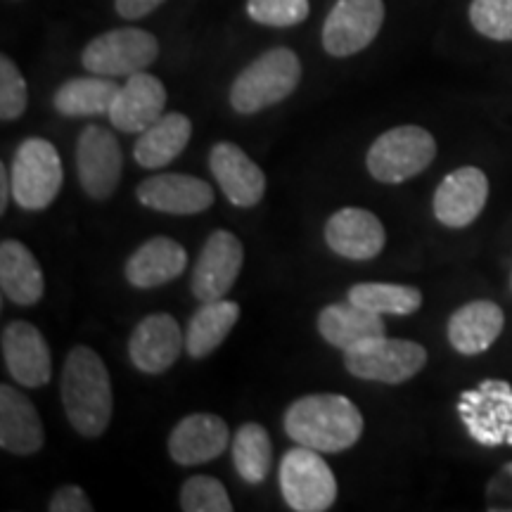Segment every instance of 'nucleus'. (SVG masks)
Listing matches in <instances>:
<instances>
[{"label":"nucleus","mask_w":512,"mask_h":512,"mask_svg":"<svg viewBox=\"0 0 512 512\" xmlns=\"http://www.w3.org/2000/svg\"><path fill=\"white\" fill-rule=\"evenodd\" d=\"M60 394L69 425L81 437L95 439L110 427L114 411L112 380L98 351L91 347L69 351L60 377Z\"/></svg>","instance_id":"obj_1"},{"label":"nucleus","mask_w":512,"mask_h":512,"mask_svg":"<svg viewBox=\"0 0 512 512\" xmlns=\"http://www.w3.org/2000/svg\"><path fill=\"white\" fill-rule=\"evenodd\" d=\"M285 432L299 446L318 453H339L361 439L363 415L347 396L311 394L287 408Z\"/></svg>","instance_id":"obj_2"},{"label":"nucleus","mask_w":512,"mask_h":512,"mask_svg":"<svg viewBox=\"0 0 512 512\" xmlns=\"http://www.w3.org/2000/svg\"><path fill=\"white\" fill-rule=\"evenodd\" d=\"M302 79V62L290 48H271L242 69L230 88V105L240 114H256L290 98Z\"/></svg>","instance_id":"obj_3"},{"label":"nucleus","mask_w":512,"mask_h":512,"mask_svg":"<svg viewBox=\"0 0 512 512\" xmlns=\"http://www.w3.org/2000/svg\"><path fill=\"white\" fill-rule=\"evenodd\" d=\"M437 157V140L422 126H396L368 150V171L380 183H403L422 174Z\"/></svg>","instance_id":"obj_4"},{"label":"nucleus","mask_w":512,"mask_h":512,"mask_svg":"<svg viewBox=\"0 0 512 512\" xmlns=\"http://www.w3.org/2000/svg\"><path fill=\"white\" fill-rule=\"evenodd\" d=\"M344 366L368 382L401 384L413 380L427 366V351L411 339L373 337L344 351Z\"/></svg>","instance_id":"obj_5"},{"label":"nucleus","mask_w":512,"mask_h":512,"mask_svg":"<svg viewBox=\"0 0 512 512\" xmlns=\"http://www.w3.org/2000/svg\"><path fill=\"white\" fill-rule=\"evenodd\" d=\"M10 176L12 197L19 207L41 211L53 204L62 188V159L53 143L43 138H29L17 147Z\"/></svg>","instance_id":"obj_6"},{"label":"nucleus","mask_w":512,"mask_h":512,"mask_svg":"<svg viewBox=\"0 0 512 512\" xmlns=\"http://www.w3.org/2000/svg\"><path fill=\"white\" fill-rule=\"evenodd\" d=\"M280 491L297 512H323L337 501V479L318 451L297 446L280 463Z\"/></svg>","instance_id":"obj_7"},{"label":"nucleus","mask_w":512,"mask_h":512,"mask_svg":"<svg viewBox=\"0 0 512 512\" xmlns=\"http://www.w3.org/2000/svg\"><path fill=\"white\" fill-rule=\"evenodd\" d=\"M458 415L477 444L512 446V387L503 380H484L460 394Z\"/></svg>","instance_id":"obj_8"},{"label":"nucleus","mask_w":512,"mask_h":512,"mask_svg":"<svg viewBox=\"0 0 512 512\" xmlns=\"http://www.w3.org/2000/svg\"><path fill=\"white\" fill-rule=\"evenodd\" d=\"M159 55V41L150 31L126 27L93 38L83 50L81 62L98 76H131L145 72Z\"/></svg>","instance_id":"obj_9"},{"label":"nucleus","mask_w":512,"mask_h":512,"mask_svg":"<svg viewBox=\"0 0 512 512\" xmlns=\"http://www.w3.org/2000/svg\"><path fill=\"white\" fill-rule=\"evenodd\" d=\"M384 24V0H337L323 24V48L351 57L375 41Z\"/></svg>","instance_id":"obj_10"},{"label":"nucleus","mask_w":512,"mask_h":512,"mask_svg":"<svg viewBox=\"0 0 512 512\" xmlns=\"http://www.w3.org/2000/svg\"><path fill=\"white\" fill-rule=\"evenodd\" d=\"M76 169L81 188L91 200H110L124 169V157L114 133L95 124L83 128L76 145Z\"/></svg>","instance_id":"obj_11"},{"label":"nucleus","mask_w":512,"mask_h":512,"mask_svg":"<svg viewBox=\"0 0 512 512\" xmlns=\"http://www.w3.org/2000/svg\"><path fill=\"white\" fill-rule=\"evenodd\" d=\"M245 261V247L240 238L228 230H216L204 242L200 259L192 271V294L200 302H216L223 299L235 285Z\"/></svg>","instance_id":"obj_12"},{"label":"nucleus","mask_w":512,"mask_h":512,"mask_svg":"<svg viewBox=\"0 0 512 512\" xmlns=\"http://www.w3.org/2000/svg\"><path fill=\"white\" fill-rule=\"evenodd\" d=\"M185 349L181 325L169 313H152L140 320L128 339V356L138 370L147 375H162L169 370Z\"/></svg>","instance_id":"obj_13"},{"label":"nucleus","mask_w":512,"mask_h":512,"mask_svg":"<svg viewBox=\"0 0 512 512\" xmlns=\"http://www.w3.org/2000/svg\"><path fill=\"white\" fill-rule=\"evenodd\" d=\"M489 197V178L477 166L448 174L434 192V216L448 228H465L477 221Z\"/></svg>","instance_id":"obj_14"},{"label":"nucleus","mask_w":512,"mask_h":512,"mask_svg":"<svg viewBox=\"0 0 512 512\" xmlns=\"http://www.w3.org/2000/svg\"><path fill=\"white\" fill-rule=\"evenodd\" d=\"M3 361L22 387L36 389L50 382L53 363L46 337L27 320H15L3 330Z\"/></svg>","instance_id":"obj_15"},{"label":"nucleus","mask_w":512,"mask_h":512,"mask_svg":"<svg viewBox=\"0 0 512 512\" xmlns=\"http://www.w3.org/2000/svg\"><path fill=\"white\" fill-rule=\"evenodd\" d=\"M211 174L219 181L223 195L228 197L235 207L249 209L261 202L266 192V176L245 155V150L235 143H216L209 155Z\"/></svg>","instance_id":"obj_16"},{"label":"nucleus","mask_w":512,"mask_h":512,"mask_svg":"<svg viewBox=\"0 0 512 512\" xmlns=\"http://www.w3.org/2000/svg\"><path fill=\"white\" fill-rule=\"evenodd\" d=\"M138 200L162 214H202L214 204V190L202 178L188 174H162L138 185Z\"/></svg>","instance_id":"obj_17"},{"label":"nucleus","mask_w":512,"mask_h":512,"mask_svg":"<svg viewBox=\"0 0 512 512\" xmlns=\"http://www.w3.org/2000/svg\"><path fill=\"white\" fill-rule=\"evenodd\" d=\"M325 242L332 252L347 259H375L384 249L387 233L382 221L366 209L347 207L330 216L325 226Z\"/></svg>","instance_id":"obj_18"},{"label":"nucleus","mask_w":512,"mask_h":512,"mask_svg":"<svg viewBox=\"0 0 512 512\" xmlns=\"http://www.w3.org/2000/svg\"><path fill=\"white\" fill-rule=\"evenodd\" d=\"M166 107V88L157 76L138 72L126 76V83L110 110L112 126L124 133H143L162 117Z\"/></svg>","instance_id":"obj_19"},{"label":"nucleus","mask_w":512,"mask_h":512,"mask_svg":"<svg viewBox=\"0 0 512 512\" xmlns=\"http://www.w3.org/2000/svg\"><path fill=\"white\" fill-rule=\"evenodd\" d=\"M230 430L226 420L211 413H195L178 422L169 437V456L178 465H202L226 451Z\"/></svg>","instance_id":"obj_20"},{"label":"nucleus","mask_w":512,"mask_h":512,"mask_svg":"<svg viewBox=\"0 0 512 512\" xmlns=\"http://www.w3.org/2000/svg\"><path fill=\"white\" fill-rule=\"evenodd\" d=\"M46 444L41 415L19 389L0 387V448L15 456H31Z\"/></svg>","instance_id":"obj_21"},{"label":"nucleus","mask_w":512,"mask_h":512,"mask_svg":"<svg viewBox=\"0 0 512 512\" xmlns=\"http://www.w3.org/2000/svg\"><path fill=\"white\" fill-rule=\"evenodd\" d=\"M505 325V313L489 299H477L453 313L448 320V342L458 354L477 356L482 354L501 337Z\"/></svg>","instance_id":"obj_22"},{"label":"nucleus","mask_w":512,"mask_h":512,"mask_svg":"<svg viewBox=\"0 0 512 512\" xmlns=\"http://www.w3.org/2000/svg\"><path fill=\"white\" fill-rule=\"evenodd\" d=\"M188 266V252L171 238H152L126 261V280L140 290L166 285L176 280Z\"/></svg>","instance_id":"obj_23"},{"label":"nucleus","mask_w":512,"mask_h":512,"mask_svg":"<svg viewBox=\"0 0 512 512\" xmlns=\"http://www.w3.org/2000/svg\"><path fill=\"white\" fill-rule=\"evenodd\" d=\"M0 287L5 297L19 306H34L46 292L36 256L19 240H3L0 245Z\"/></svg>","instance_id":"obj_24"},{"label":"nucleus","mask_w":512,"mask_h":512,"mask_svg":"<svg viewBox=\"0 0 512 512\" xmlns=\"http://www.w3.org/2000/svg\"><path fill=\"white\" fill-rule=\"evenodd\" d=\"M192 136V121L181 112L162 114L155 124L140 133L133 157L143 169H162L171 164L188 147Z\"/></svg>","instance_id":"obj_25"},{"label":"nucleus","mask_w":512,"mask_h":512,"mask_svg":"<svg viewBox=\"0 0 512 512\" xmlns=\"http://www.w3.org/2000/svg\"><path fill=\"white\" fill-rule=\"evenodd\" d=\"M318 332L332 347L347 351L368 339L382 337L384 323L380 313L361 309L354 302L332 304L318 313Z\"/></svg>","instance_id":"obj_26"},{"label":"nucleus","mask_w":512,"mask_h":512,"mask_svg":"<svg viewBox=\"0 0 512 512\" xmlns=\"http://www.w3.org/2000/svg\"><path fill=\"white\" fill-rule=\"evenodd\" d=\"M121 91L117 81L110 76H81L69 79L57 88L53 95L55 110L62 117H95V114H110L114 100Z\"/></svg>","instance_id":"obj_27"},{"label":"nucleus","mask_w":512,"mask_h":512,"mask_svg":"<svg viewBox=\"0 0 512 512\" xmlns=\"http://www.w3.org/2000/svg\"><path fill=\"white\" fill-rule=\"evenodd\" d=\"M240 320V306L228 299L202 302L200 311L190 318L185 330V351L192 358H204L221 347Z\"/></svg>","instance_id":"obj_28"},{"label":"nucleus","mask_w":512,"mask_h":512,"mask_svg":"<svg viewBox=\"0 0 512 512\" xmlns=\"http://www.w3.org/2000/svg\"><path fill=\"white\" fill-rule=\"evenodd\" d=\"M233 463L247 484L264 482L273 465L271 434L266 432V427L256 425V422H247L240 427L233 439Z\"/></svg>","instance_id":"obj_29"},{"label":"nucleus","mask_w":512,"mask_h":512,"mask_svg":"<svg viewBox=\"0 0 512 512\" xmlns=\"http://www.w3.org/2000/svg\"><path fill=\"white\" fill-rule=\"evenodd\" d=\"M349 302L380 316H411L422 306V292L411 285L358 283L349 290Z\"/></svg>","instance_id":"obj_30"},{"label":"nucleus","mask_w":512,"mask_h":512,"mask_svg":"<svg viewBox=\"0 0 512 512\" xmlns=\"http://www.w3.org/2000/svg\"><path fill=\"white\" fill-rule=\"evenodd\" d=\"M181 510L185 512H230L233 503H230L228 491L223 489L219 479L197 475L185 479L181 489Z\"/></svg>","instance_id":"obj_31"},{"label":"nucleus","mask_w":512,"mask_h":512,"mask_svg":"<svg viewBox=\"0 0 512 512\" xmlns=\"http://www.w3.org/2000/svg\"><path fill=\"white\" fill-rule=\"evenodd\" d=\"M470 22L491 41H512V0H472Z\"/></svg>","instance_id":"obj_32"},{"label":"nucleus","mask_w":512,"mask_h":512,"mask_svg":"<svg viewBox=\"0 0 512 512\" xmlns=\"http://www.w3.org/2000/svg\"><path fill=\"white\" fill-rule=\"evenodd\" d=\"M309 0H249L247 15L264 27H297L309 17Z\"/></svg>","instance_id":"obj_33"},{"label":"nucleus","mask_w":512,"mask_h":512,"mask_svg":"<svg viewBox=\"0 0 512 512\" xmlns=\"http://www.w3.org/2000/svg\"><path fill=\"white\" fill-rule=\"evenodd\" d=\"M29 105L27 81L8 55L0 57V119L15 121Z\"/></svg>","instance_id":"obj_34"},{"label":"nucleus","mask_w":512,"mask_h":512,"mask_svg":"<svg viewBox=\"0 0 512 512\" xmlns=\"http://www.w3.org/2000/svg\"><path fill=\"white\" fill-rule=\"evenodd\" d=\"M486 508L491 512H510L512 510V463H508L498 475L489 482L486 489Z\"/></svg>","instance_id":"obj_35"},{"label":"nucleus","mask_w":512,"mask_h":512,"mask_svg":"<svg viewBox=\"0 0 512 512\" xmlns=\"http://www.w3.org/2000/svg\"><path fill=\"white\" fill-rule=\"evenodd\" d=\"M50 512H91L93 505L88 501V496L83 494L81 486L76 484H64L55 491L48 505Z\"/></svg>","instance_id":"obj_36"},{"label":"nucleus","mask_w":512,"mask_h":512,"mask_svg":"<svg viewBox=\"0 0 512 512\" xmlns=\"http://www.w3.org/2000/svg\"><path fill=\"white\" fill-rule=\"evenodd\" d=\"M162 3H166V0H114L117 12L124 19H143L150 12H155Z\"/></svg>","instance_id":"obj_37"},{"label":"nucleus","mask_w":512,"mask_h":512,"mask_svg":"<svg viewBox=\"0 0 512 512\" xmlns=\"http://www.w3.org/2000/svg\"><path fill=\"white\" fill-rule=\"evenodd\" d=\"M10 190H12V176H8V169H5V166H0V214H5V209H8Z\"/></svg>","instance_id":"obj_38"}]
</instances>
